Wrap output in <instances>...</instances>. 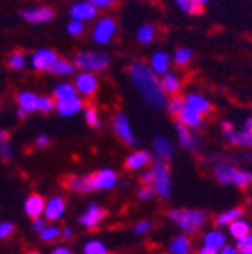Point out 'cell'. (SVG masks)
<instances>
[{
	"instance_id": "cell-49",
	"label": "cell",
	"mask_w": 252,
	"mask_h": 254,
	"mask_svg": "<svg viewBox=\"0 0 252 254\" xmlns=\"http://www.w3.org/2000/svg\"><path fill=\"white\" fill-rule=\"evenodd\" d=\"M49 144H50V138H49L47 135H44V133H41V135L37 136V139H35V145H37L38 148H46V147H49Z\"/></svg>"
},
{
	"instance_id": "cell-50",
	"label": "cell",
	"mask_w": 252,
	"mask_h": 254,
	"mask_svg": "<svg viewBox=\"0 0 252 254\" xmlns=\"http://www.w3.org/2000/svg\"><path fill=\"white\" fill-rule=\"evenodd\" d=\"M217 254H240V250L236 247V245H225V247H222L219 251H217Z\"/></svg>"
},
{
	"instance_id": "cell-51",
	"label": "cell",
	"mask_w": 252,
	"mask_h": 254,
	"mask_svg": "<svg viewBox=\"0 0 252 254\" xmlns=\"http://www.w3.org/2000/svg\"><path fill=\"white\" fill-rule=\"evenodd\" d=\"M89 2L97 8H107L115 3V0H89Z\"/></svg>"
},
{
	"instance_id": "cell-48",
	"label": "cell",
	"mask_w": 252,
	"mask_h": 254,
	"mask_svg": "<svg viewBox=\"0 0 252 254\" xmlns=\"http://www.w3.org/2000/svg\"><path fill=\"white\" fill-rule=\"evenodd\" d=\"M236 247H237L239 250H243V248H246V247H252V232H251L248 236H245L243 239L236 241Z\"/></svg>"
},
{
	"instance_id": "cell-6",
	"label": "cell",
	"mask_w": 252,
	"mask_h": 254,
	"mask_svg": "<svg viewBox=\"0 0 252 254\" xmlns=\"http://www.w3.org/2000/svg\"><path fill=\"white\" fill-rule=\"evenodd\" d=\"M112 129H113V133L116 135V138L121 139L124 144H127V145H136L138 144V138L133 133L129 117L124 112H116L113 115Z\"/></svg>"
},
{
	"instance_id": "cell-22",
	"label": "cell",
	"mask_w": 252,
	"mask_h": 254,
	"mask_svg": "<svg viewBox=\"0 0 252 254\" xmlns=\"http://www.w3.org/2000/svg\"><path fill=\"white\" fill-rule=\"evenodd\" d=\"M65 185L68 189L74 190L79 194H86L92 192L91 189V176L89 174H82V176H70L65 180Z\"/></svg>"
},
{
	"instance_id": "cell-25",
	"label": "cell",
	"mask_w": 252,
	"mask_h": 254,
	"mask_svg": "<svg viewBox=\"0 0 252 254\" xmlns=\"http://www.w3.org/2000/svg\"><path fill=\"white\" fill-rule=\"evenodd\" d=\"M228 232H230L231 238L239 241V239H243L245 236H248L252 232V226H251V222L248 219L240 218V219L231 222V224L228 226Z\"/></svg>"
},
{
	"instance_id": "cell-40",
	"label": "cell",
	"mask_w": 252,
	"mask_h": 254,
	"mask_svg": "<svg viewBox=\"0 0 252 254\" xmlns=\"http://www.w3.org/2000/svg\"><path fill=\"white\" fill-rule=\"evenodd\" d=\"M183 108H184V100L180 99V97H172V99L166 103L168 112H169L171 115H174V117H178L180 112L183 111Z\"/></svg>"
},
{
	"instance_id": "cell-23",
	"label": "cell",
	"mask_w": 252,
	"mask_h": 254,
	"mask_svg": "<svg viewBox=\"0 0 252 254\" xmlns=\"http://www.w3.org/2000/svg\"><path fill=\"white\" fill-rule=\"evenodd\" d=\"M38 95L30 92V91H24L20 92L17 97V103H18V109L24 111L26 114H32L38 111Z\"/></svg>"
},
{
	"instance_id": "cell-44",
	"label": "cell",
	"mask_w": 252,
	"mask_h": 254,
	"mask_svg": "<svg viewBox=\"0 0 252 254\" xmlns=\"http://www.w3.org/2000/svg\"><path fill=\"white\" fill-rule=\"evenodd\" d=\"M67 29H68V34L73 35V37H79V35L83 34V24H82V21H79V20L70 21Z\"/></svg>"
},
{
	"instance_id": "cell-9",
	"label": "cell",
	"mask_w": 252,
	"mask_h": 254,
	"mask_svg": "<svg viewBox=\"0 0 252 254\" xmlns=\"http://www.w3.org/2000/svg\"><path fill=\"white\" fill-rule=\"evenodd\" d=\"M74 88L77 94L83 95V97H92L99 89V79L92 73H82L76 77Z\"/></svg>"
},
{
	"instance_id": "cell-43",
	"label": "cell",
	"mask_w": 252,
	"mask_h": 254,
	"mask_svg": "<svg viewBox=\"0 0 252 254\" xmlns=\"http://www.w3.org/2000/svg\"><path fill=\"white\" fill-rule=\"evenodd\" d=\"M191 58H192V52L189 49H178L175 52V56H174V59L178 65H184V64H187L189 61H191Z\"/></svg>"
},
{
	"instance_id": "cell-58",
	"label": "cell",
	"mask_w": 252,
	"mask_h": 254,
	"mask_svg": "<svg viewBox=\"0 0 252 254\" xmlns=\"http://www.w3.org/2000/svg\"><path fill=\"white\" fill-rule=\"evenodd\" d=\"M17 115H18V118H26V115H27V114H26L24 111L18 109V111H17Z\"/></svg>"
},
{
	"instance_id": "cell-17",
	"label": "cell",
	"mask_w": 252,
	"mask_h": 254,
	"mask_svg": "<svg viewBox=\"0 0 252 254\" xmlns=\"http://www.w3.org/2000/svg\"><path fill=\"white\" fill-rule=\"evenodd\" d=\"M177 136H178V144L181 148L187 150V151H197L198 148V139L197 136L192 133V130L189 129V127H186L183 123H177Z\"/></svg>"
},
{
	"instance_id": "cell-21",
	"label": "cell",
	"mask_w": 252,
	"mask_h": 254,
	"mask_svg": "<svg viewBox=\"0 0 252 254\" xmlns=\"http://www.w3.org/2000/svg\"><path fill=\"white\" fill-rule=\"evenodd\" d=\"M70 12L74 20H79V21L92 20L97 15V6H94L91 2H80V3L73 5Z\"/></svg>"
},
{
	"instance_id": "cell-41",
	"label": "cell",
	"mask_w": 252,
	"mask_h": 254,
	"mask_svg": "<svg viewBox=\"0 0 252 254\" xmlns=\"http://www.w3.org/2000/svg\"><path fill=\"white\" fill-rule=\"evenodd\" d=\"M38 111L43 114H49L54 111V99L53 97H40L38 99Z\"/></svg>"
},
{
	"instance_id": "cell-60",
	"label": "cell",
	"mask_w": 252,
	"mask_h": 254,
	"mask_svg": "<svg viewBox=\"0 0 252 254\" xmlns=\"http://www.w3.org/2000/svg\"><path fill=\"white\" fill-rule=\"evenodd\" d=\"M26 254H41L40 251H27Z\"/></svg>"
},
{
	"instance_id": "cell-5",
	"label": "cell",
	"mask_w": 252,
	"mask_h": 254,
	"mask_svg": "<svg viewBox=\"0 0 252 254\" xmlns=\"http://www.w3.org/2000/svg\"><path fill=\"white\" fill-rule=\"evenodd\" d=\"M110 56L103 52H80L74 56V65L85 73H99L109 67Z\"/></svg>"
},
{
	"instance_id": "cell-56",
	"label": "cell",
	"mask_w": 252,
	"mask_h": 254,
	"mask_svg": "<svg viewBox=\"0 0 252 254\" xmlns=\"http://www.w3.org/2000/svg\"><path fill=\"white\" fill-rule=\"evenodd\" d=\"M243 130L245 132H252V118H248L243 124Z\"/></svg>"
},
{
	"instance_id": "cell-13",
	"label": "cell",
	"mask_w": 252,
	"mask_h": 254,
	"mask_svg": "<svg viewBox=\"0 0 252 254\" xmlns=\"http://www.w3.org/2000/svg\"><path fill=\"white\" fill-rule=\"evenodd\" d=\"M152 162V154L147 150H136L133 153H130L125 159V168L129 171H139V170H144L147 168L148 165H151Z\"/></svg>"
},
{
	"instance_id": "cell-27",
	"label": "cell",
	"mask_w": 252,
	"mask_h": 254,
	"mask_svg": "<svg viewBox=\"0 0 252 254\" xmlns=\"http://www.w3.org/2000/svg\"><path fill=\"white\" fill-rule=\"evenodd\" d=\"M157 76L168 73L169 68V56L165 52H157L151 58V67H150Z\"/></svg>"
},
{
	"instance_id": "cell-30",
	"label": "cell",
	"mask_w": 252,
	"mask_h": 254,
	"mask_svg": "<svg viewBox=\"0 0 252 254\" xmlns=\"http://www.w3.org/2000/svg\"><path fill=\"white\" fill-rule=\"evenodd\" d=\"M14 150L11 145V136L6 130H0V159L2 161H12Z\"/></svg>"
},
{
	"instance_id": "cell-16",
	"label": "cell",
	"mask_w": 252,
	"mask_h": 254,
	"mask_svg": "<svg viewBox=\"0 0 252 254\" xmlns=\"http://www.w3.org/2000/svg\"><path fill=\"white\" fill-rule=\"evenodd\" d=\"M152 150H154V154L157 156V161L168 162L169 159L174 156V145H172L171 139L166 138L165 135H159V136L154 138Z\"/></svg>"
},
{
	"instance_id": "cell-35",
	"label": "cell",
	"mask_w": 252,
	"mask_h": 254,
	"mask_svg": "<svg viewBox=\"0 0 252 254\" xmlns=\"http://www.w3.org/2000/svg\"><path fill=\"white\" fill-rule=\"evenodd\" d=\"M85 121L88 123L89 127H92V129H100L101 120H100L97 108H94V106H86L85 108Z\"/></svg>"
},
{
	"instance_id": "cell-15",
	"label": "cell",
	"mask_w": 252,
	"mask_h": 254,
	"mask_svg": "<svg viewBox=\"0 0 252 254\" xmlns=\"http://www.w3.org/2000/svg\"><path fill=\"white\" fill-rule=\"evenodd\" d=\"M202 112H200L198 109H195V108H192V106H189V105H186L184 103V108H183V111L180 112V115H178V121L180 123H183L186 127H189L191 130H197V129H200L201 127V124H202Z\"/></svg>"
},
{
	"instance_id": "cell-52",
	"label": "cell",
	"mask_w": 252,
	"mask_h": 254,
	"mask_svg": "<svg viewBox=\"0 0 252 254\" xmlns=\"http://www.w3.org/2000/svg\"><path fill=\"white\" fill-rule=\"evenodd\" d=\"M49 254H74V253H73V250H70L65 245H59V247L53 248Z\"/></svg>"
},
{
	"instance_id": "cell-34",
	"label": "cell",
	"mask_w": 252,
	"mask_h": 254,
	"mask_svg": "<svg viewBox=\"0 0 252 254\" xmlns=\"http://www.w3.org/2000/svg\"><path fill=\"white\" fill-rule=\"evenodd\" d=\"M73 95H77V91H76L74 85H70V83H60L53 91V99L54 100L65 99V97H73Z\"/></svg>"
},
{
	"instance_id": "cell-20",
	"label": "cell",
	"mask_w": 252,
	"mask_h": 254,
	"mask_svg": "<svg viewBox=\"0 0 252 254\" xmlns=\"http://www.w3.org/2000/svg\"><path fill=\"white\" fill-rule=\"evenodd\" d=\"M202 245L204 247H208V248H213V250H220L222 247L227 245V235L219 230V229H214V230H208L202 235Z\"/></svg>"
},
{
	"instance_id": "cell-26",
	"label": "cell",
	"mask_w": 252,
	"mask_h": 254,
	"mask_svg": "<svg viewBox=\"0 0 252 254\" xmlns=\"http://www.w3.org/2000/svg\"><path fill=\"white\" fill-rule=\"evenodd\" d=\"M243 218V209L242 207H233L230 210H225L222 213H219L214 219L217 227H228L231 222Z\"/></svg>"
},
{
	"instance_id": "cell-61",
	"label": "cell",
	"mask_w": 252,
	"mask_h": 254,
	"mask_svg": "<svg viewBox=\"0 0 252 254\" xmlns=\"http://www.w3.org/2000/svg\"><path fill=\"white\" fill-rule=\"evenodd\" d=\"M109 254H113V253H109Z\"/></svg>"
},
{
	"instance_id": "cell-37",
	"label": "cell",
	"mask_w": 252,
	"mask_h": 254,
	"mask_svg": "<svg viewBox=\"0 0 252 254\" xmlns=\"http://www.w3.org/2000/svg\"><path fill=\"white\" fill-rule=\"evenodd\" d=\"M175 3L181 11L187 14H201L202 11V5L197 3L195 0H175Z\"/></svg>"
},
{
	"instance_id": "cell-42",
	"label": "cell",
	"mask_w": 252,
	"mask_h": 254,
	"mask_svg": "<svg viewBox=\"0 0 252 254\" xmlns=\"http://www.w3.org/2000/svg\"><path fill=\"white\" fill-rule=\"evenodd\" d=\"M15 230V226L11 221H0V241L8 239Z\"/></svg>"
},
{
	"instance_id": "cell-33",
	"label": "cell",
	"mask_w": 252,
	"mask_h": 254,
	"mask_svg": "<svg viewBox=\"0 0 252 254\" xmlns=\"http://www.w3.org/2000/svg\"><path fill=\"white\" fill-rule=\"evenodd\" d=\"M160 83H162V88L166 94H177L181 88L180 79L172 73H165Z\"/></svg>"
},
{
	"instance_id": "cell-7",
	"label": "cell",
	"mask_w": 252,
	"mask_h": 254,
	"mask_svg": "<svg viewBox=\"0 0 252 254\" xmlns=\"http://www.w3.org/2000/svg\"><path fill=\"white\" fill-rule=\"evenodd\" d=\"M92 190H110L118 185V174L113 168H101L97 173H91Z\"/></svg>"
},
{
	"instance_id": "cell-19",
	"label": "cell",
	"mask_w": 252,
	"mask_h": 254,
	"mask_svg": "<svg viewBox=\"0 0 252 254\" xmlns=\"http://www.w3.org/2000/svg\"><path fill=\"white\" fill-rule=\"evenodd\" d=\"M57 59L56 53L50 49H43V50H38L34 56H32V67L38 71H43V70H49L53 62Z\"/></svg>"
},
{
	"instance_id": "cell-11",
	"label": "cell",
	"mask_w": 252,
	"mask_h": 254,
	"mask_svg": "<svg viewBox=\"0 0 252 254\" xmlns=\"http://www.w3.org/2000/svg\"><path fill=\"white\" fill-rule=\"evenodd\" d=\"M54 109L62 117H73L83 109V102L79 95L59 99V100H54Z\"/></svg>"
},
{
	"instance_id": "cell-39",
	"label": "cell",
	"mask_w": 252,
	"mask_h": 254,
	"mask_svg": "<svg viewBox=\"0 0 252 254\" xmlns=\"http://www.w3.org/2000/svg\"><path fill=\"white\" fill-rule=\"evenodd\" d=\"M154 35H155V30H154V27L150 26V24H144V26H141L139 30H138V40H139V43H142V44H150V43L154 40Z\"/></svg>"
},
{
	"instance_id": "cell-45",
	"label": "cell",
	"mask_w": 252,
	"mask_h": 254,
	"mask_svg": "<svg viewBox=\"0 0 252 254\" xmlns=\"http://www.w3.org/2000/svg\"><path fill=\"white\" fill-rule=\"evenodd\" d=\"M150 230H151V222L147 221V219L138 221L136 224H135V227H133V232L136 235H147Z\"/></svg>"
},
{
	"instance_id": "cell-1",
	"label": "cell",
	"mask_w": 252,
	"mask_h": 254,
	"mask_svg": "<svg viewBox=\"0 0 252 254\" xmlns=\"http://www.w3.org/2000/svg\"><path fill=\"white\" fill-rule=\"evenodd\" d=\"M129 76L133 86L138 89L144 102L154 111H162L166 108V92L162 88L157 74L142 62H132L129 67Z\"/></svg>"
},
{
	"instance_id": "cell-3",
	"label": "cell",
	"mask_w": 252,
	"mask_h": 254,
	"mask_svg": "<svg viewBox=\"0 0 252 254\" xmlns=\"http://www.w3.org/2000/svg\"><path fill=\"white\" fill-rule=\"evenodd\" d=\"M168 218L184 235L198 233L208 221L207 213L197 209H172L169 210Z\"/></svg>"
},
{
	"instance_id": "cell-36",
	"label": "cell",
	"mask_w": 252,
	"mask_h": 254,
	"mask_svg": "<svg viewBox=\"0 0 252 254\" xmlns=\"http://www.w3.org/2000/svg\"><path fill=\"white\" fill-rule=\"evenodd\" d=\"M26 65V58H24V53L17 50V52H12L8 58V67L14 71H20L23 70Z\"/></svg>"
},
{
	"instance_id": "cell-14",
	"label": "cell",
	"mask_w": 252,
	"mask_h": 254,
	"mask_svg": "<svg viewBox=\"0 0 252 254\" xmlns=\"http://www.w3.org/2000/svg\"><path fill=\"white\" fill-rule=\"evenodd\" d=\"M116 30V23L112 18H103L94 29V40L99 44H107Z\"/></svg>"
},
{
	"instance_id": "cell-2",
	"label": "cell",
	"mask_w": 252,
	"mask_h": 254,
	"mask_svg": "<svg viewBox=\"0 0 252 254\" xmlns=\"http://www.w3.org/2000/svg\"><path fill=\"white\" fill-rule=\"evenodd\" d=\"M144 185L152 188L154 194L160 198H169L172 192V176L169 165L165 161H155L151 170H147L141 177Z\"/></svg>"
},
{
	"instance_id": "cell-32",
	"label": "cell",
	"mask_w": 252,
	"mask_h": 254,
	"mask_svg": "<svg viewBox=\"0 0 252 254\" xmlns=\"http://www.w3.org/2000/svg\"><path fill=\"white\" fill-rule=\"evenodd\" d=\"M83 254H109L106 244L100 239H89L82 248Z\"/></svg>"
},
{
	"instance_id": "cell-29",
	"label": "cell",
	"mask_w": 252,
	"mask_h": 254,
	"mask_svg": "<svg viewBox=\"0 0 252 254\" xmlns=\"http://www.w3.org/2000/svg\"><path fill=\"white\" fill-rule=\"evenodd\" d=\"M49 71L57 76H68L76 71V65L67 59H56L53 62V65L49 68Z\"/></svg>"
},
{
	"instance_id": "cell-59",
	"label": "cell",
	"mask_w": 252,
	"mask_h": 254,
	"mask_svg": "<svg viewBox=\"0 0 252 254\" xmlns=\"http://www.w3.org/2000/svg\"><path fill=\"white\" fill-rule=\"evenodd\" d=\"M195 2H197V3H200V5H204V3H207V2H208V0H195Z\"/></svg>"
},
{
	"instance_id": "cell-54",
	"label": "cell",
	"mask_w": 252,
	"mask_h": 254,
	"mask_svg": "<svg viewBox=\"0 0 252 254\" xmlns=\"http://www.w3.org/2000/svg\"><path fill=\"white\" fill-rule=\"evenodd\" d=\"M197 254H217V250H213V248H208V247H201L200 250H198V253Z\"/></svg>"
},
{
	"instance_id": "cell-57",
	"label": "cell",
	"mask_w": 252,
	"mask_h": 254,
	"mask_svg": "<svg viewBox=\"0 0 252 254\" xmlns=\"http://www.w3.org/2000/svg\"><path fill=\"white\" fill-rule=\"evenodd\" d=\"M240 254H252V247H246V248L240 250Z\"/></svg>"
},
{
	"instance_id": "cell-8",
	"label": "cell",
	"mask_w": 252,
	"mask_h": 254,
	"mask_svg": "<svg viewBox=\"0 0 252 254\" xmlns=\"http://www.w3.org/2000/svg\"><path fill=\"white\" fill-rule=\"evenodd\" d=\"M107 212L97 203H91L79 216V224L85 229H96L104 221Z\"/></svg>"
},
{
	"instance_id": "cell-18",
	"label": "cell",
	"mask_w": 252,
	"mask_h": 254,
	"mask_svg": "<svg viewBox=\"0 0 252 254\" xmlns=\"http://www.w3.org/2000/svg\"><path fill=\"white\" fill-rule=\"evenodd\" d=\"M44 207H46V200L43 195L40 194H30L26 200H24V213L29 216V218H40L43 216L44 213Z\"/></svg>"
},
{
	"instance_id": "cell-46",
	"label": "cell",
	"mask_w": 252,
	"mask_h": 254,
	"mask_svg": "<svg viewBox=\"0 0 252 254\" xmlns=\"http://www.w3.org/2000/svg\"><path fill=\"white\" fill-rule=\"evenodd\" d=\"M152 197H155V194H154V190H152L151 186L144 185V186L139 189V192H138V198H139V200L147 201V200H151Z\"/></svg>"
},
{
	"instance_id": "cell-24",
	"label": "cell",
	"mask_w": 252,
	"mask_h": 254,
	"mask_svg": "<svg viewBox=\"0 0 252 254\" xmlns=\"http://www.w3.org/2000/svg\"><path fill=\"white\" fill-rule=\"evenodd\" d=\"M168 250H169V254H191L192 253V242L187 235L181 233V235H177L169 242Z\"/></svg>"
},
{
	"instance_id": "cell-10",
	"label": "cell",
	"mask_w": 252,
	"mask_h": 254,
	"mask_svg": "<svg viewBox=\"0 0 252 254\" xmlns=\"http://www.w3.org/2000/svg\"><path fill=\"white\" fill-rule=\"evenodd\" d=\"M65 210H67L65 200L59 195H54V197L46 200V207H44L43 216L50 222H56L65 215Z\"/></svg>"
},
{
	"instance_id": "cell-12",
	"label": "cell",
	"mask_w": 252,
	"mask_h": 254,
	"mask_svg": "<svg viewBox=\"0 0 252 254\" xmlns=\"http://www.w3.org/2000/svg\"><path fill=\"white\" fill-rule=\"evenodd\" d=\"M20 15L27 23L40 24V23H47V21L53 20L54 18V11L50 6H38V8L23 9V11H20Z\"/></svg>"
},
{
	"instance_id": "cell-28",
	"label": "cell",
	"mask_w": 252,
	"mask_h": 254,
	"mask_svg": "<svg viewBox=\"0 0 252 254\" xmlns=\"http://www.w3.org/2000/svg\"><path fill=\"white\" fill-rule=\"evenodd\" d=\"M184 103L198 109L202 114L210 112V109H211V105L208 103V100L205 97H202V95H200V94H187L186 99H184Z\"/></svg>"
},
{
	"instance_id": "cell-31",
	"label": "cell",
	"mask_w": 252,
	"mask_h": 254,
	"mask_svg": "<svg viewBox=\"0 0 252 254\" xmlns=\"http://www.w3.org/2000/svg\"><path fill=\"white\" fill-rule=\"evenodd\" d=\"M228 142H231L233 145L237 147H252V132H231L227 135Z\"/></svg>"
},
{
	"instance_id": "cell-38",
	"label": "cell",
	"mask_w": 252,
	"mask_h": 254,
	"mask_svg": "<svg viewBox=\"0 0 252 254\" xmlns=\"http://www.w3.org/2000/svg\"><path fill=\"white\" fill-rule=\"evenodd\" d=\"M57 238H60V229L57 226H54V224L46 226V229L40 232V239L43 242H53Z\"/></svg>"
},
{
	"instance_id": "cell-47",
	"label": "cell",
	"mask_w": 252,
	"mask_h": 254,
	"mask_svg": "<svg viewBox=\"0 0 252 254\" xmlns=\"http://www.w3.org/2000/svg\"><path fill=\"white\" fill-rule=\"evenodd\" d=\"M46 226H47V219H46L44 216H40V218L32 219V229H34L35 232H38V233H40L41 230H44Z\"/></svg>"
},
{
	"instance_id": "cell-55",
	"label": "cell",
	"mask_w": 252,
	"mask_h": 254,
	"mask_svg": "<svg viewBox=\"0 0 252 254\" xmlns=\"http://www.w3.org/2000/svg\"><path fill=\"white\" fill-rule=\"evenodd\" d=\"M222 130H224L225 135H228V133H231V132L234 130V127H233V124H231L230 121H225V123L222 124Z\"/></svg>"
},
{
	"instance_id": "cell-53",
	"label": "cell",
	"mask_w": 252,
	"mask_h": 254,
	"mask_svg": "<svg viewBox=\"0 0 252 254\" xmlns=\"http://www.w3.org/2000/svg\"><path fill=\"white\" fill-rule=\"evenodd\" d=\"M74 236V230L71 227H65V229H60V238L64 241H70Z\"/></svg>"
},
{
	"instance_id": "cell-4",
	"label": "cell",
	"mask_w": 252,
	"mask_h": 254,
	"mask_svg": "<svg viewBox=\"0 0 252 254\" xmlns=\"http://www.w3.org/2000/svg\"><path fill=\"white\" fill-rule=\"evenodd\" d=\"M213 173L220 185H234L237 188H246L252 185V173L239 170L228 162H217L213 168Z\"/></svg>"
}]
</instances>
